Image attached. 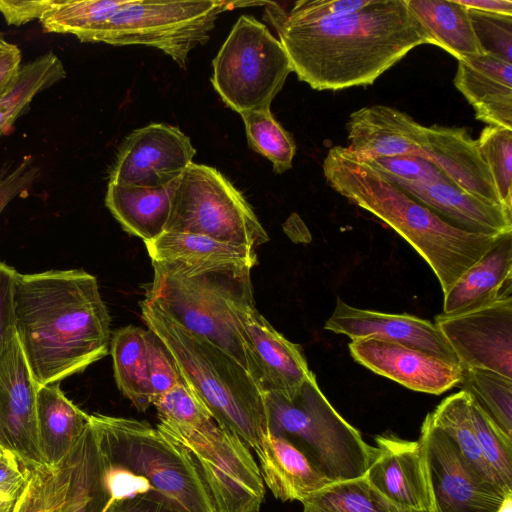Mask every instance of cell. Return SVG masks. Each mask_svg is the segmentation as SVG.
<instances>
[{"instance_id": "1", "label": "cell", "mask_w": 512, "mask_h": 512, "mask_svg": "<svg viewBox=\"0 0 512 512\" xmlns=\"http://www.w3.org/2000/svg\"><path fill=\"white\" fill-rule=\"evenodd\" d=\"M264 6L292 72L314 90L371 85L412 49L432 44L406 0H371L353 13L316 22L290 21L276 2Z\"/></svg>"}, {"instance_id": "2", "label": "cell", "mask_w": 512, "mask_h": 512, "mask_svg": "<svg viewBox=\"0 0 512 512\" xmlns=\"http://www.w3.org/2000/svg\"><path fill=\"white\" fill-rule=\"evenodd\" d=\"M16 337L38 386L59 384L105 357L110 315L97 278L82 269L17 273Z\"/></svg>"}, {"instance_id": "3", "label": "cell", "mask_w": 512, "mask_h": 512, "mask_svg": "<svg viewBox=\"0 0 512 512\" xmlns=\"http://www.w3.org/2000/svg\"><path fill=\"white\" fill-rule=\"evenodd\" d=\"M328 185L403 237L435 273L443 295L497 236L453 227L409 197L347 147H332L323 162Z\"/></svg>"}, {"instance_id": "4", "label": "cell", "mask_w": 512, "mask_h": 512, "mask_svg": "<svg viewBox=\"0 0 512 512\" xmlns=\"http://www.w3.org/2000/svg\"><path fill=\"white\" fill-rule=\"evenodd\" d=\"M145 298L187 330L207 339L261 385V372L242 318L255 307L252 266L223 262H152Z\"/></svg>"}, {"instance_id": "5", "label": "cell", "mask_w": 512, "mask_h": 512, "mask_svg": "<svg viewBox=\"0 0 512 512\" xmlns=\"http://www.w3.org/2000/svg\"><path fill=\"white\" fill-rule=\"evenodd\" d=\"M142 319L173 357L184 382L215 422L256 450L268 432L265 392L223 350L187 330L156 304L141 302Z\"/></svg>"}, {"instance_id": "6", "label": "cell", "mask_w": 512, "mask_h": 512, "mask_svg": "<svg viewBox=\"0 0 512 512\" xmlns=\"http://www.w3.org/2000/svg\"><path fill=\"white\" fill-rule=\"evenodd\" d=\"M99 456L145 478L150 499L182 512H217L190 453L145 421L90 415Z\"/></svg>"}, {"instance_id": "7", "label": "cell", "mask_w": 512, "mask_h": 512, "mask_svg": "<svg viewBox=\"0 0 512 512\" xmlns=\"http://www.w3.org/2000/svg\"><path fill=\"white\" fill-rule=\"evenodd\" d=\"M268 431L294 445L329 481L364 477L375 447L333 408L312 372L286 398L265 393Z\"/></svg>"}, {"instance_id": "8", "label": "cell", "mask_w": 512, "mask_h": 512, "mask_svg": "<svg viewBox=\"0 0 512 512\" xmlns=\"http://www.w3.org/2000/svg\"><path fill=\"white\" fill-rule=\"evenodd\" d=\"M235 5L220 0H126L83 42L153 47L186 68L191 50L209 40L218 15Z\"/></svg>"}, {"instance_id": "9", "label": "cell", "mask_w": 512, "mask_h": 512, "mask_svg": "<svg viewBox=\"0 0 512 512\" xmlns=\"http://www.w3.org/2000/svg\"><path fill=\"white\" fill-rule=\"evenodd\" d=\"M211 83L239 114L270 109L292 72L279 39L256 18L241 15L213 59Z\"/></svg>"}, {"instance_id": "10", "label": "cell", "mask_w": 512, "mask_h": 512, "mask_svg": "<svg viewBox=\"0 0 512 512\" xmlns=\"http://www.w3.org/2000/svg\"><path fill=\"white\" fill-rule=\"evenodd\" d=\"M165 232L255 249L269 236L243 195L214 167L191 163L177 179Z\"/></svg>"}, {"instance_id": "11", "label": "cell", "mask_w": 512, "mask_h": 512, "mask_svg": "<svg viewBox=\"0 0 512 512\" xmlns=\"http://www.w3.org/2000/svg\"><path fill=\"white\" fill-rule=\"evenodd\" d=\"M157 428L192 456L217 512H259L265 495L247 445L214 419L197 426L160 421Z\"/></svg>"}, {"instance_id": "12", "label": "cell", "mask_w": 512, "mask_h": 512, "mask_svg": "<svg viewBox=\"0 0 512 512\" xmlns=\"http://www.w3.org/2000/svg\"><path fill=\"white\" fill-rule=\"evenodd\" d=\"M432 512H500L506 495L485 482L461 458L449 437L425 417L419 440Z\"/></svg>"}, {"instance_id": "13", "label": "cell", "mask_w": 512, "mask_h": 512, "mask_svg": "<svg viewBox=\"0 0 512 512\" xmlns=\"http://www.w3.org/2000/svg\"><path fill=\"white\" fill-rule=\"evenodd\" d=\"M434 324L460 368L487 369L512 378V295L456 314H439Z\"/></svg>"}, {"instance_id": "14", "label": "cell", "mask_w": 512, "mask_h": 512, "mask_svg": "<svg viewBox=\"0 0 512 512\" xmlns=\"http://www.w3.org/2000/svg\"><path fill=\"white\" fill-rule=\"evenodd\" d=\"M195 154L190 138L179 128L152 123L124 139L109 182L150 188L168 186L182 175Z\"/></svg>"}, {"instance_id": "15", "label": "cell", "mask_w": 512, "mask_h": 512, "mask_svg": "<svg viewBox=\"0 0 512 512\" xmlns=\"http://www.w3.org/2000/svg\"><path fill=\"white\" fill-rule=\"evenodd\" d=\"M37 389L16 337L0 354V447L32 467L46 463L37 426Z\"/></svg>"}, {"instance_id": "16", "label": "cell", "mask_w": 512, "mask_h": 512, "mask_svg": "<svg viewBox=\"0 0 512 512\" xmlns=\"http://www.w3.org/2000/svg\"><path fill=\"white\" fill-rule=\"evenodd\" d=\"M348 347L362 366L414 391L439 395L461 380L458 364L402 344L365 338L352 340Z\"/></svg>"}, {"instance_id": "17", "label": "cell", "mask_w": 512, "mask_h": 512, "mask_svg": "<svg viewBox=\"0 0 512 512\" xmlns=\"http://www.w3.org/2000/svg\"><path fill=\"white\" fill-rule=\"evenodd\" d=\"M324 328L351 340L374 338L419 349L447 362L458 360L437 326L409 314H391L353 307L337 298Z\"/></svg>"}, {"instance_id": "18", "label": "cell", "mask_w": 512, "mask_h": 512, "mask_svg": "<svg viewBox=\"0 0 512 512\" xmlns=\"http://www.w3.org/2000/svg\"><path fill=\"white\" fill-rule=\"evenodd\" d=\"M365 478L394 506L404 512H429L431 499L419 441L393 435L377 436Z\"/></svg>"}, {"instance_id": "19", "label": "cell", "mask_w": 512, "mask_h": 512, "mask_svg": "<svg viewBox=\"0 0 512 512\" xmlns=\"http://www.w3.org/2000/svg\"><path fill=\"white\" fill-rule=\"evenodd\" d=\"M346 130L347 148L361 161L398 155L422 157L426 144V126L385 105L367 106L352 112Z\"/></svg>"}, {"instance_id": "20", "label": "cell", "mask_w": 512, "mask_h": 512, "mask_svg": "<svg viewBox=\"0 0 512 512\" xmlns=\"http://www.w3.org/2000/svg\"><path fill=\"white\" fill-rule=\"evenodd\" d=\"M389 181L453 227L492 236L512 232V211L468 194L451 182Z\"/></svg>"}, {"instance_id": "21", "label": "cell", "mask_w": 512, "mask_h": 512, "mask_svg": "<svg viewBox=\"0 0 512 512\" xmlns=\"http://www.w3.org/2000/svg\"><path fill=\"white\" fill-rule=\"evenodd\" d=\"M422 158L436 165L458 189L501 205L477 139H473L466 128L426 127Z\"/></svg>"}, {"instance_id": "22", "label": "cell", "mask_w": 512, "mask_h": 512, "mask_svg": "<svg viewBox=\"0 0 512 512\" xmlns=\"http://www.w3.org/2000/svg\"><path fill=\"white\" fill-rule=\"evenodd\" d=\"M455 87L488 126L512 130V63L484 53L458 60Z\"/></svg>"}, {"instance_id": "23", "label": "cell", "mask_w": 512, "mask_h": 512, "mask_svg": "<svg viewBox=\"0 0 512 512\" xmlns=\"http://www.w3.org/2000/svg\"><path fill=\"white\" fill-rule=\"evenodd\" d=\"M242 322L261 372L263 391L290 398L312 373L300 346L276 331L256 307L245 312Z\"/></svg>"}, {"instance_id": "24", "label": "cell", "mask_w": 512, "mask_h": 512, "mask_svg": "<svg viewBox=\"0 0 512 512\" xmlns=\"http://www.w3.org/2000/svg\"><path fill=\"white\" fill-rule=\"evenodd\" d=\"M512 295V232L501 234L444 294L443 314L472 310Z\"/></svg>"}, {"instance_id": "25", "label": "cell", "mask_w": 512, "mask_h": 512, "mask_svg": "<svg viewBox=\"0 0 512 512\" xmlns=\"http://www.w3.org/2000/svg\"><path fill=\"white\" fill-rule=\"evenodd\" d=\"M255 452L263 482L277 499L303 502L331 483L294 445L269 431Z\"/></svg>"}, {"instance_id": "26", "label": "cell", "mask_w": 512, "mask_h": 512, "mask_svg": "<svg viewBox=\"0 0 512 512\" xmlns=\"http://www.w3.org/2000/svg\"><path fill=\"white\" fill-rule=\"evenodd\" d=\"M36 414L45 461L61 465L77 446L90 415L69 400L59 384L38 386Z\"/></svg>"}, {"instance_id": "27", "label": "cell", "mask_w": 512, "mask_h": 512, "mask_svg": "<svg viewBox=\"0 0 512 512\" xmlns=\"http://www.w3.org/2000/svg\"><path fill=\"white\" fill-rule=\"evenodd\" d=\"M176 181L157 188L109 182L105 205L127 233L151 241L165 232Z\"/></svg>"}, {"instance_id": "28", "label": "cell", "mask_w": 512, "mask_h": 512, "mask_svg": "<svg viewBox=\"0 0 512 512\" xmlns=\"http://www.w3.org/2000/svg\"><path fill=\"white\" fill-rule=\"evenodd\" d=\"M432 44L457 60L484 54L469 10L456 0H406Z\"/></svg>"}, {"instance_id": "29", "label": "cell", "mask_w": 512, "mask_h": 512, "mask_svg": "<svg viewBox=\"0 0 512 512\" xmlns=\"http://www.w3.org/2000/svg\"><path fill=\"white\" fill-rule=\"evenodd\" d=\"M118 389L140 412L154 403L147 357L146 330L128 325L114 332L110 341Z\"/></svg>"}, {"instance_id": "30", "label": "cell", "mask_w": 512, "mask_h": 512, "mask_svg": "<svg viewBox=\"0 0 512 512\" xmlns=\"http://www.w3.org/2000/svg\"><path fill=\"white\" fill-rule=\"evenodd\" d=\"M151 262H223L232 261L257 264L255 249L236 246L210 237L183 232H163L157 238L145 242Z\"/></svg>"}, {"instance_id": "31", "label": "cell", "mask_w": 512, "mask_h": 512, "mask_svg": "<svg viewBox=\"0 0 512 512\" xmlns=\"http://www.w3.org/2000/svg\"><path fill=\"white\" fill-rule=\"evenodd\" d=\"M432 422L452 441L461 458L485 482L506 495L495 474L487 464L477 440L470 409V395L461 390L446 397L430 413Z\"/></svg>"}, {"instance_id": "32", "label": "cell", "mask_w": 512, "mask_h": 512, "mask_svg": "<svg viewBox=\"0 0 512 512\" xmlns=\"http://www.w3.org/2000/svg\"><path fill=\"white\" fill-rule=\"evenodd\" d=\"M65 77L64 64L52 51L22 65L13 84L0 99V136L7 133L38 93Z\"/></svg>"}, {"instance_id": "33", "label": "cell", "mask_w": 512, "mask_h": 512, "mask_svg": "<svg viewBox=\"0 0 512 512\" xmlns=\"http://www.w3.org/2000/svg\"><path fill=\"white\" fill-rule=\"evenodd\" d=\"M69 490L67 512H106L108 496L101 482L100 465L89 424L67 458Z\"/></svg>"}, {"instance_id": "34", "label": "cell", "mask_w": 512, "mask_h": 512, "mask_svg": "<svg viewBox=\"0 0 512 512\" xmlns=\"http://www.w3.org/2000/svg\"><path fill=\"white\" fill-rule=\"evenodd\" d=\"M302 504L303 512H404L373 488L365 477L331 482Z\"/></svg>"}, {"instance_id": "35", "label": "cell", "mask_w": 512, "mask_h": 512, "mask_svg": "<svg viewBox=\"0 0 512 512\" xmlns=\"http://www.w3.org/2000/svg\"><path fill=\"white\" fill-rule=\"evenodd\" d=\"M126 0H56L39 20L47 33L72 34L81 42Z\"/></svg>"}, {"instance_id": "36", "label": "cell", "mask_w": 512, "mask_h": 512, "mask_svg": "<svg viewBox=\"0 0 512 512\" xmlns=\"http://www.w3.org/2000/svg\"><path fill=\"white\" fill-rule=\"evenodd\" d=\"M458 385L512 439V378L480 368H461Z\"/></svg>"}, {"instance_id": "37", "label": "cell", "mask_w": 512, "mask_h": 512, "mask_svg": "<svg viewBox=\"0 0 512 512\" xmlns=\"http://www.w3.org/2000/svg\"><path fill=\"white\" fill-rule=\"evenodd\" d=\"M69 482L67 459L32 467L13 512H67Z\"/></svg>"}, {"instance_id": "38", "label": "cell", "mask_w": 512, "mask_h": 512, "mask_svg": "<svg viewBox=\"0 0 512 512\" xmlns=\"http://www.w3.org/2000/svg\"><path fill=\"white\" fill-rule=\"evenodd\" d=\"M240 115L249 147L266 157L272 163L275 173L282 174L291 169L296 144L292 135L273 117L270 109Z\"/></svg>"}, {"instance_id": "39", "label": "cell", "mask_w": 512, "mask_h": 512, "mask_svg": "<svg viewBox=\"0 0 512 512\" xmlns=\"http://www.w3.org/2000/svg\"><path fill=\"white\" fill-rule=\"evenodd\" d=\"M470 409L474 431L484 459L504 491L512 494V439L497 427L471 395Z\"/></svg>"}, {"instance_id": "40", "label": "cell", "mask_w": 512, "mask_h": 512, "mask_svg": "<svg viewBox=\"0 0 512 512\" xmlns=\"http://www.w3.org/2000/svg\"><path fill=\"white\" fill-rule=\"evenodd\" d=\"M477 142L500 204L512 211V130L487 125Z\"/></svg>"}, {"instance_id": "41", "label": "cell", "mask_w": 512, "mask_h": 512, "mask_svg": "<svg viewBox=\"0 0 512 512\" xmlns=\"http://www.w3.org/2000/svg\"><path fill=\"white\" fill-rule=\"evenodd\" d=\"M153 405L160 421L197 426L213 419L191 388L182 380L158 396Z\"/></svg>"}, {"instance_id": "42", "label": "cell", "mask_w": 512, "mask_h": 512, "mask_svg": "<svg viewBox=\"0 0 512 512\" xmlns=\"http://www.w3.org/2000/svg\"><path fill=\"white\" fill-rule=\"evenodd\" d=\"M468 10L484 52L499 55L512 63V16Z\"/></svg>"}, {"instance_id": "43", "label": "cell", "mask_w": 512, "mask_h": 512, "mask_svg": "<svg viewBox=\"0 0 512 512\" xmlns=\"http://www.w3.org/2000/svg\"><path fill=\"white\" fill-rule=\"evenodd\" d=\"M364 162L381 173L387 180H445L450 182L436 165L419 156L398 155Z\"/></svg>"}, {"instance_id": "44", "label": "cell", "mask_w": 512, "mask_h": 512, "mask_svg": "<svg viewBox=\"0 0 512 512\" xmlns=\"http://www.w3.org/2000/svg\"><path fill=\"white\" fill-rule=\"evenodd\" d=\"M146 345L150 383L156 399L183 379L170 352L149 329L146 330Z\"/></svg>"}, {"instance_id": "45", "label": "cell", "mask_w": 512, "mask_h": 512, "mask_svg": "<svg viewBox=\"0 0 512 512\" xmlns=\"http://www.w3.org/2000/svg\"><path fill=\"white\" fill-rule=\"evenodd\" d=\"M371 0H302L297 1L290 10L280 4L283 16L296 22H316L337 18L353 13L370 3Z\"/></svg>"}, {"instance_id": "46", "label": "cell", "mask_w": 512, "mask_h": 512, "mask_svg": "<svg viewBox=\"0 0 512 512\" xmlns=\"http://www.w3.org/2000/svg\"><path fill=\"white\" fill-rule=\"evenodd\" d=\"M31 469L13 453L0 461V512H13Z\"/></svg>"}, {"instance_id": "47", "label": "cell", "mask_w": 512, "mask_h": 512, "mask_svg": "<svg viewBox=\"0 0 512 512\" xmlns=\"http://www.w3.org/2000/svg\"><path fill=\"white\" fill-rule=\"evenodd\" d=\"M17 273L0 261V354L16 338L13 295Z\"/></svg>"}, {"instance_id": "48", "label": "cell", "mask_w": 512, "mask_h": 512, "mask_svg": "<svg viewBox=\"0 0 512 512\" xmlns=\"http://www.w3.org/2000/svg\"><path fill=\"white\" fill-rule=\"evenodd\" d=\"M40 173L33 157L25 156L13 170L0 175V214L14 198L29 189Z\"/></svg>"}, {"instance_id": "49", "label": "cell", "mask_w": 512, "mask_h": 512, "mask_svg": "<svg viewBox=\"0 0 512 512\" xmlns=\"http://www.w3.org/2000/svg\"><path fill=\"white\" fill-rule=\"evenodd\" d=\"M56 0H0V13L9 25L20 26L40 20Z\"/></svg>"}, {"instance_id": "50", "label": "cell", "mask_w": 512, "mask_h": 512, "mask_svg": "<svg viewBox=\"0 0 512 512\" xmlns=\"http://www.w3.org/2000/svg\"><path fill=\"white\" fill-rule=\"evenodd\" d=\"M22 54L17 45L8 43L0 52V99L13 84L22 64Z\"/></svg>"}, {"instance_id": "51", "label": "cell", "mask_w": 512, "mask_h": 512, "mask_svg": "<svg viewBox=\"0 0 512 512\" xmlns=\"http://www.w3.org/2000/svg\"><path fill=\"white\" fill-rule=\"evenodd\" d=\"M112 512H182L164 502L146 498L135 497L121 500L112 505Z\"/></svg>"}, {"instance_id": "52", "label": "cell", "mask_w": 512, "mask_h": 512, "mask_svg": "<svg viewBox=\"0 0 512 512\" xmlns=\"http://www.w3.org/2000/svg\"><path fill=\"white\" fill-rule=\"evenodd\" d=\"M467 9L483 13L512 16L511 0H456Z\"/></svg>"}, {"instance_id": "53", "label": "cell", "mask_w": 512, "mask_h": 512, "mask_svg": "<svg viewBox=\"0 0 512 512\" xmlns=\"http://www.w3.org/2000/svg\"><path fill=\"white\" fill-rule=\"evenodd\" d=\"M500 512H512V496H509L505 499Z\"/></svg>"}, {"instance_id": "54", "label": "cell", "mask_w": 512, "mask_h": 512, "mask_svg": "<svg viewBox=\"0 0 512 512\" xmlns=\"http://www.w3.org/2000/svg\"><path fill=\"white\" fill-rule=\"evenodd\" d=\"M8 41L5 40L3 33L0 31V52L8 45Z\"/></svg>"}, {"instance_id": "55", "label": "cell", "mask_w": 512, "mask_h": 512, "mask_svg": "<svg viewBox=\"0 0 512 512\" xmlns=\"http://www.w3.org/2000/svg\"><path fill=\"white\" fill-rule=\"evenodd\" d=\"M106 512H112V506Z\"/></svg>"}, {"instance_id": "56", "label": "cell", "mask_w": 512, "mask_h": 512, "mask_svg": "<svg viewBox=\"0 0 512 512\" xmlns=\"http://www.w3.org/2000/svg\"><path fill=\"white\" fill-rule=\"evenodd\" d=\"M429 512H432V511H429Z\"/></svg>"}]
</instances>
